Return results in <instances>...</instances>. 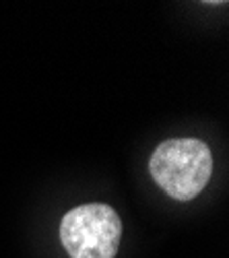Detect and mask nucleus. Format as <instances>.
Instances as JSON below:
<instances>
[{"instance_id": "f257e3e1", "label": "nucleus", "mask_w": 229, "mask_h": 258, "mask_svg": "<svg viewBox=\"0 0 229 258\" xmlns=\"http://www.w3.org/2000/svg\"><path fill=\"white\" fill-rule=\"evenodd\" d=\"M157 186L176 201H192L213 174L211 149L200 139H168L157 145L149 161Z\"/></svg>"}, {"instance_id": "f03ea898", "label": "nucleus", "mask_w": 229, "mask_h": 258, "mask_svg": "<svg viewBox=\"0 0 229 258\" xmlns=\"http://www.w3.org/2000/svg\"><path fill=\"white\" fill-rule=\"evenodd\" d=\"M122 238L118 213L103 203L81 205L64 215L60 240L70 258H114Z\"/></svg>"}]
</instances>
